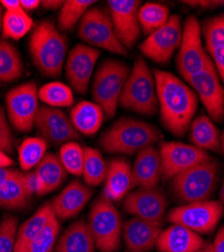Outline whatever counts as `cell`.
I'll return each mask as SVG.
<instances>
[{
  "instance_id": "6da1fadb",
  "label": "cell",
  "mask_w": 224,
  "mask_h": 252,
  "mask_svg": "<svg viewBox=\"0 0 224 252\" xmlns=\"http://www.w3.org/2000/svg\"><path fill=\"white\" fill-rule=\"evenodd\" d=\"M160 120L165 128L175 136L189 131L195 116L198 97L193 89L174 74L155 71Z\"/></svg>"
},
{
  "instance_id": "7a4b0ae2",
  "label": "cell",
  "mask_w": 224,
  "mask_h": 252,
  "mask_svg": "<svg viewBox=\"0 0 224 252\" xmlns=\"http://www.w3.org/2000/svg\"><path fill=\"white\" fill-rule=\"evenodd\" d=\"M68 50V40L50 20H43L30 38V52L37 70L47 77L61 76Z\"/></svg>"
},
{
  "instance_id": "3957f363",
  "label": "cell",
  "mask_w": 224,
  "mask_h": 252,
  "mask_svg": "<svg viewBox=\"0 0 224 252\" xmlns=\"http://www.w3.org/2000/svg\"><path fill=\"white\" fill-rule=\"evenodd\" d=\"M162 138L156 126L138 119L117 120L100 138V145L109 154L133 155Z\"/></svg>"
},
{
  "instance_id": "277c9868",
  "label": "cell",
  "mask_w": 224,
  "mask_h": 252,
  "mask_svg": "<svg viewBox=\"0 0 224 252\" xmlns=\"http://www.w3.org/2000/svg\"><path fill=\"white\" fill-rule=\"evenodd\" d=\"M120 106L142 115H154L159 108L155 75L147 62L137 58L122 89Z\"/></svg>"
},
{
  "instance_id": "5b68a950",
  "label": "cell",
  "mask_w": 224,
  "mask_h": 252,
  "mask_svg": "<svg viewBox=\"0 0 224 252\" xmlns=\"http://www.w3.org/2000/svg\"><path fill=\"white\" fill-rule=\"evenodd\" d=\"M130 68L124 62L108 59L96 71L92 83L93 102L102 108L106 117L116 114L119 99L129 76Z\"/></svg>"
},
{
  "instance_id": "8992f818",
  "label": "cell",
  "mask_w": 224,
  "mask_h": 252,
  "mask_svg": "<svg viewBox=\"0 0 224 252\" xmlns=\"http://www.w3.org/2000/svg\"><path fill=\"white\" fill-rule=\"evenodd\" d=\"M100 252H117L122 238L121 216L113 202L105 196L99 197L92 205L87 222Z\"/></svg>"
},
{
  "instance_id": "52a82bcc",
  "label": "cell",
  "mask_w": 224,
  "mask_h": 252,
  "mask_svg": "<svg viewBox=\"0 0 224 252\" xmlns=\"http://www.w3.org/2000/svg\"><path fill=\"white\" fill-rule=\"evenodd\" d=\"M218 179V164L209 158L172 179L175 196L183 203L208 201L215 191Z\"/></svg>"
},
{
  "instance_id": "ba28073f",
  "label": "cell",
  "mask_w": 224,
  "mask_h": 252,
  "mask_svg": "<svg viewBox=\"0 0 224 252\" xmlns=\"http://www.w3.org/2000/svg\"><path fill=\"white\" fill-rule=\"evenodd\" d=\"M78 35L87 46L99 48L120 56L128 50L118 39L110 14L98 7H91L78 24Z\"/></svg>"
},
{
  "instance_id": "9c48e42d",
  "label": "cell",
  "mask_w": 224,
  "mask_h": 252,
  "mask_svg": "<svg viewBox=\"0 0 224 252\" xmlns=\"http://www.w3.org/2000/svg\"><path fill=\"white\" fill-rule=\"evenodd\" d=\"M201 33L197 17L188 16L183 26L182 39L176 58L177 69L185 81L205 69L212 62L203 46Z\"/></svg>"
},
{
  "instance_id": "30bf717a",
  "label": "cell",
  "mask_w": 224,
  "mask_h": 252,
  "mask_svg": "<svg viewBox=\"0 0 224 252\" xmlns=\"http://www.w3.org/2000/svg\"><path fill=\"white\" fill-rule=\"evenodd\" d=\"M38 100V89L34 82H27L7 92V118L15 130L26 133L33 129L39 108Z\"/></svg>"
},
{
  "instance_id": "8fae6325",
  "label": "cell",
  "mask_w": 224,
  "mask_h": 252,
  "mask_svg": "<svg viewBox=\"0 0 224 252\" xmlns=\"http://www.w3.org/2000/svg\"><path fill=\"white\" fill-rule=\"evenodd\" d=\"M222 214V204L208 200L176 207L167 218L172 224L184 226L198 234H206L217 226Z\"/></svg>"
},
{
  "instance_id": "7c38bea8",
  "label": "cell",
  "mask_w": 224,
  "mask_h": 252,
  "mask_svg": "<svg viewBox=\"0 0 224 252\" xmlns=\"http://www.w3.org/2000/svg\"><path fill=\"white\" fill-rule=\"evenodd\" d=\"M186 82L204 105L209 117L221 123L224 119V87L213 62L198 74L189 77Z\"/></svg>"
},
{
  "instance_id": "4fadbf2b",
  "label": "cell",
  "mask_w": 224,
  "mask_h": 252,
  "mask_svg": "<svg viewBox=\"0 0 224 252\" xmlns=\"http://www.w3.org/2000/svg\"><path fill=\"white\" fill-rule=\"evenodd\" d=\"M182 33L181 17L178 14H173L165 26L148 35L139 45V51L155 63L166 64L179 49Z\"/></svg>"
},
{
  "instance_id": "5bb4252c",
  "label": "cell",
  "mask_w": 224,
  "mask_h": 252,
  "mask_svg": "<svg viewBox=\"0 0 224 252\" xmlns=\"http://www.w3.org/2000/svg\"><path fill=\"white\" fill-rule=\"evenodd\" d=\"M159 151L161 161V177L167 181L210 158L206 152L192 144L179 141H161Z\"/></svg>"
},
{
  "instance_id": "9a60e30c",
  "label": "cell",
  "mask_w": 224,
  "mask_h": 252,
  "mask_svg": "<svg viewBox=\"0 0 224 252\" xmlns=\"http://www.w3.org/2000/svg\"><path fill=\"white\" fill-rule=\"evenodd\" d=\"M168 207L165 193L159 188H138L127 195L125 211L139 219L161 224Z\"/></svg>"
},
{
  "instance_id": "2e32d148",
  "label": "cell",
  "mask_w": 224,
  "mask_h": 252,
  "mask_svg": "<svg viewBox=\"0 0 224 252\" xmlns=\"http://www.w3.org/2000/svg\"><path fill=\"white\" fill-rule=\"evenodd\" d=\"M99 57V50L84 44L76 45L69 52L65 73L71 88L76 93L86 94Z\"/></svg>"
},
{
  "instance_id": "e0dca14e",
  "label": "cell",
  "mask_w": 224,
  "mask_h": 252,
  "mask_svg": "<svg viewBox=\"0 0 224 252\" xmlns=\"http://www.w3.org/2000/svg\"><path fill=\"white\" fill-rule=\"evenodd\" d=\"M109 14L118 39L127 50L131 49L140 36L138 9L140 1L136 0H109Z\"/></svg>"
},
{
  "instance_id": "ac0fdd59",
  "label": "cell",
  "mask_w": 224,
  "mask_h": 252,
  "mask_svg": "<svg viewBox=\"0 0 224 252\" xmlns=\"http://www.w3.org/2000/svg\"><path fill=\"white\" fill-rule=\"evenodd\" d=\"M34 126L44 139L55 144H65L78 140L81 136L62 110L47 105L39 106Z\"/></svg>"
},
{
  "instance_id": "d6986e66",
  "label": "cell",
  "mask_w": 224,
  "mask_h": 252,
  "mask_svg": "<svg viewBox=\"0 0 224 252\" xmlns=\"http://www.w3.org/2000/svg\"><path fill=\"white\" fill-rule=\"evenodd\" d=\"M161 224L132 217L122 227L127 252H149L157 244Z\"/></svg>"
},
{
  "instance_id": "ffe728a7",
  "label": "cell",
  "mask_w": 224,
  "mask_h": 252,
  "mask_svg": "<svg viewBox=\"0 0 224 252\" xmlns=\"http://www.w3.org/2000/svg\"><path fill=\"white\" fill-rule=\"evenodd\" d=\"M91 189L80 181L70 182L51 203L59 220H68L77 216L91 199Z\"/></svg>"
},
{
  "instance_id": "44dd1931",
  "label": "cell",
  "mask_w": 224,
  "mask_h": 252,
  "mask_svg": "<svg viewBox=\"0 0 224 252\" xmlns=\"http://www.w3.org/2000/svg\"><path fill=\"white\" fill-rule=\"evenodd\" d=\"M204 245L198 233L177 224L161 230L156 244L160 252H196Z\"/></svg>"
},
{
  "instance_id": "7402d4cb",
  "label": "cell",
  "mask_w": 224,
  "mask_h": 252,
  "mask_svg": "<svg viewBox=\"0 0 224 252\" xmlns=\"http://www.w3.org/2000/svg\"><path fill=\"white\" fill-rule=\"evenodd\" d=\"M134 187L157 188L161 177L160 151L155 145L137 153L132 166Z\"/></svg>"
},
{
  "instance_id": "603a6c76",
  "label": "cell",
  "mask_w": 224,
  "mask_h": 252,
  "mask_svg": "<svg viewBox=\"0 0 224 252\" xmlns=\"http://www.w3.org/2000/svg\"><path fill=\"white\" fill-rule=\"evenodd\" d=\"M103 196L112 202H118L127 197L134 187L132 166L125 159L116 158L107 166Z\"/></svg>"
},
{
  "instance_id": "cb8c5ba5",
  "label": "cell",
  "mask_w": 224,
  "mask_h": 252,
  "mask_svg": "<svg viewBox=\"0 0 224 252\" xmlns=\"http://www.w3.org/2000/svg\"><path fill=\"white\" fill-rule=\"evenodd\" d=\"M56 252H96V246L88 224L80 220L71 224L60 236Z\"/></svg>"
},
{
  "instance_id": "d4e9b609",
  "label": "cell",
  "mask_w": 224,
  "mask_h": 252,
  "mask_svg": "<svg viewBox=\"0 0 224 252\" xmlns=\"http://www.w3.org/2000/svg\"><path fill=\"white\" fill-rule=\"evenodd\" d=\"M104 112L99 105L91 101L77 103L70 112V119L80 134L92 136L98 132L104 120Z\"/></svg>"
},
{
  "instance_id": "484cf974",
  "label": "cell",
  "mask_w": 224,
  "mask_h": 252,
  "mask_svg": "<svg viewBox=\"0 0 224 252\" xmlns=\"http://www.w3.org/2000/svg\"><path fill=\"white\" fill-rule=\"evenodd\" d=\"M220 137L219 129L209 116L199 115L193 119L189 128L192 145L204 152H217L221 150Z\"/></svg>"
},
{
  "instance_id": "4316f807",
  "label": "cell",
  "mask_w": 224,
  "mask_h": 252,
  "mask_svg": "<svg viewBox=\"0 0 224 252\" xmlns=\"http://www.w3.org/2000/svg\"><path fill=\"white\" fill-rule=\"evenodd\" d=\"M54 215L55 213L51 203H47L37 209L31 218L18 227L13 252H22L42 232Z\"/></svg>"
},
{
  "instance_id": "83f0119b",
  "label": "cell",
  "mask_w": 224,
  "mask_h": 252,
  "mask_svg": "<svg viewBox=\"0 0 224 252\" xmlns=\"http://www.w3.org/2000/svg\"><path fill=\"white\" fill-rule=\"evenodd\" d=\"M34 173L43 185L44 195L54 192L67 178V171L58 156L48 153L36 166Z\"/></svg>"
},
{
  "instance_id": "f1b7e54d",
  "label": "cell",
  "mask_w": 224,
  "mask_h": 252,
  "mask_svg": "<svg viewBox=\"0 0 224 252\" xmlns=\"http://www.w3.org/2000/svg\"><path fill=\"white\" fill-rule=\"evenodd\" d=\"M23 172L0 182V208L6 210L24 209L32 196L27 192L22 181Z\"/></svg>"
},
{
  "instance_id": "f546056e",
  "label": "cell",
  "mask_w": 224,
  "mask_h": 252,
  "mask_svg": "<svg viewBox=\"0 0 224 252\" xmlns=\"http://www.w3.org/2000/svg\"><path fill=\"white\" fill-rule=\"evenodd\" d=\"M23 72L24 64L16 48L4 38H0V82L15 81Z\"/></svg>"
},
{
  "instance_id": "4dcf8cb0",
  "label": "cell",
  "mask_w": 224,
  "mask_h": 252,
  "mask_svg": "<svg viewBox=\"0 0 224 252\" xmlns=\"http://www.w3.org/2000/svg\"><path fill=\"white\" fill-rule=\"evenodd\" d=\"M170 16V9L166 5L157 2L140 5L137 13L140 29L147 35L165 26Z\"/></svg>"
},
{
  "instance_id": "1f68e13d",
  "label": "cell",
  "mask_w": 224,
  "mask_h": 252,
  "mask_svg": "<svg viewBox=\"0 0 224 252\" xmlns=\"http://www.w3.org/2000/svg\"><path fill=\"white\" fill-rule=\"evenodd\" d=\"M48 143L43 137L26 138L18 148V161L24 172H30L47 155Z\"/></svg>"
},
{
  "instance_id": "d6a6232c",
  "label": "cell",
  "mask_w": 224,
  "mask_h": 252,
  "mask_svg": "<svg viewBox=\"0 0 224 252\" xmlns=\"http://www.w3.org/2000/svg\"><path fill=\"white\" fill-rule=\"evenodd\" d=\"M107 165L101 153L92 148L84 149V164L82 177L85 184L90 187H97L105 180Z\"/></svg>"
},
{
  "instance_id": "836d02e7",
  "label": "cell",
  "mask_w": 224,
  "mask_h": 252,
  "mask_svg": "<svg viewBox=\"0 0 224 252\" xmlns=\"http://www.w3.org/2000/svg\"><path fill=\"white\" fill-rule=\"evenodd\" d=\"M38 99L47 106L69 107L74 102L72 88L62 82H51L38 89Z\"/></svg>"
},
{
  "instance_id": "e575fe53",
  "label": "cell",
  "mask_w": 224,
  "mask_h": 252,
  "mask_svg": "<svg viewBox=\"0 0 224 252\" xmlns=\"http://www.w3.org/2000/svg\"><path fill=\"white\" fill-rule=\"evenodd\" d=\"M32 18L24 9L5 11L2 18V38H23L32 30Z\"/></svg>"
},
{
  "instance_id": "d590c367",
  "label": "cell",
  "mask_w": 224,
  "mask_h": 252,
  "mask_svg": "<svg viewBox=\"0 0 224 252\" xmlns=\"http://www.w3.org/2000/svg\"><path fill=\"white\" fill-rule=\"evenodd\" d=\"M94 3V0H67L59 12V29L63 32L72 31Z\"/></svg>"
},
{
  "instance_id": "8d00e7d4",
  "label": "cell",
  "mask_w": 224,
  "mask_h": 252,
  "mask_svg": "<svg viewBox=\"0 0 224 252\" xmlns=\"http://www.w3.org/2000/svg\"><path fill=\"white\" fill-rule=\"evenodd\" d=\"M59 219L54 215L45 229L22 252H54L60 232Z\"/></svg>"
},
{
  "instance_id": "74e56055",
  "label": "cell",
  "mask_w": 224,
  "mask_h": 252,
  "mask_svg": "<svg viewBox=\"0 0 224 252\" xmlns=\"http://www.w3.org/2000/svg\"><path fill=\"white\" fill-rule=\"evenodd\" d=\"M59 158L67 173L80 177L83 173L84 149L75 141L67 142L61 146Z\"/></svg>"
},
{
  "instance_id": "f35d334b",
  "label": "cell",
  "mask_w": 224,
  "mask_h": 252,
  "mask_svg": "<svg viewBox=\"0 0 224 252\" xmlns=\"http://www.w3.org/2000/svg\"><path fill=\"white\" fill-rule=\"evenodd\" d=\"M205 40V50L209 54L224 47V13L209 18L201 31Z\"/></svg>"
},
{
  "instance_id": "ab89813d",
  "label": "cell",
  "mask_w": 224,
  "mask_h": 252,
  "mask_svg": "<svg viewBox=\"0 0 224 252\" xmlns=\"http://www.w3.org/2000/svg\"><path fill=\"white\" fill-rule=\"evenodd\" d=\"M18 219L4 215L0 222V252H13L18 231Z\"/></svg>"
},
{
  "instance_id": "60d3db41",
  "label": "cell",
  "mask_w": 224,
  "mask_h": 252,
  "mask_svg": "<svg viewBox=\"0 0 224 252\" xmlns=\"http://www.w3.org/2000/svg\"><path fill=\"white\" fill-rule=\"evenodd\" d=\"M0 151L7 155L13 151V135L2 106H0Z\"/></svg>"
},
{
  "instance_id": "b9f144b4",
  "label": "cell",
  "mask_w": 224,
  "mask_h": 252,
  "mask_svg": "<svg viewBox=\"0 0 224 252\" xmlns=\"http://www.w3.org/2000/svg\"><path fill=\"white\" fill-rule=\"evenodd\" d=\"M22 181L24 184V187L26 188L27 192L32 197L33 195L37 196H44L43 192V185L40 183L38 177L33 172H28L24 173L22 175Z\"/></svg>"
},
{
  "instance_id": "7bdbcfd3",
  "label": "cell",
  "mask_w": 224,
  "mask_h": 252,
  "mask_svg": "<svg viewBox=\"0 0 224 252\" xmlns=\"http://www.w3.org/2000/svg\"><path fill=\"white\" fill-rule=\"evenodd\" d=\"M210 56L220 81L222 82V85H224V47L214 50L210 53Z\"/></svg>"
},
{
  "instance_id": "ee69618b",
  "label": "cell",
  "mask_w": 224,
  "mask_h": 252,
  "mask_svg": "<svg viewBox=\"0 0 224 252\" xmlns=\"http://www.w3.org/2000/svg\"><path fill=\"white\" fill-rule=\"evenodd\" d=\"M212 252H224V226L217 231L213 243L211 244Z\"/></svg>"
},
{
  "instance_id": "f6af8a7d",
  "label": "cell",
  "mask_w": 224,
  "mask_h": 252,
  "mask_svg": "<svg viewBox=\"0 0 224 252\" xmlns=\"http://www.w3.org/2000/svg\"><path fill=\"white\" fill-rule=\"evenodd\" d=\"M1 5L6 9V11H16L23 9L20 5V0H1Z\"/></svg>"
},
{
  "instance_id": "bcb514c9",
  "label": "cell",
  "mask_w": 224,
  "mask_h": 252,
  "mask_svg": "<svg viewBox=\"0 0 224 252\" xmlns=\"http://www.w3.org/2000/svg\"><path fill=\"white\" fill-rule=\"evenodd\" d=\"M64 2L65 1H62V0H44V1H40V5H43V7L46 9L56 10L58 8L61 9Z\"/></svg>"
},
{
  "instance_id": "7dc6e473",
  "label": "cell",
  "mask_w": 224,
  "mask_h": 252,
  "mask_svg": "<svg viewBox=\"0 0 224 252\" xmlns=\"http://www.w3.org/2000/svg\"><path fill=\"white\" fill-rule=\"evenodd\" d=\"M20 5L26 12H29L36 9L40 5V1L39 0H20Z\"/></svg>"
},
{
  "instance_id": "c3c4849f",
  "label": "cell",
  "mask_w": 224,
  "mask_h": 252,
  "mask_svg": "<svg viewBox=\"0 0 224 252\" xmlns=\"http://www.w3.org/2000/svg\"><path fill=\"white\" fill-rule=\"evenodd\" d=\"M184 3L192 5V6H200V7H212L223 4L224 1H184Z\"/></svg>"
},
{
  "instance_id": "681fc988",
  "label": "cell",
  "mask_w": 224,
  "mask_h": 252,
  "mask_svg": "<svg viewBox=\"0 0 224 252\" xmlns=\"http://www.w3.org/2000/svg\"><path fill=\"white\" fill-rule=\"evenodd\" d=\"M13 164V159L4 152L0 151V167H2V169H9Z\"/></svg>"
},
{
  "instance_id": "f907efd6",
  "label": "cell",
  "mask_w": 224,
  "mask_h": 252,
  "mask_svg": "<svg viewBox=\"0 0 224 252\" xmlns=\"http://www.w3.org/2000/svg\"><path fill=\"white\" fill-rule=\"evenodd\" d=\"M19 173H20V171H18V170L2 169V167H0V182L7 180L9 178H12V177L18 175Z\"/></svg>"
},
{
  "instance_id": "816d5d0a",
  "label": "cell",
  "mask_w": 224,
  "mask_h": 252,
  "mask_svg": "<svg viewBox=\"0 0 224 252\" xmlns=\"http://www.w3.org/2000/svg\"><path fill=\"white\" fill-rule=\"evenodd\" d=\"M196 252H212L211 251V244H205L201 249H199Z\"/></svg>"
},
{
  "instance_id": "f5cc1de1",
  "label": "cell",
  "mask_w": 224,
  "mask_h": 252,
  "mask_svg": "<svg viewBox=\"0 0 224 252\" xmlns=\"http://www.w3.org/2000/svg\"><path fill=\"white\" fill-rule=\"evenodd\" d=\"M220 200H221V204L224 207V179H223V183L221 186V190H220Z\"/></svg>"
},
{
  "instance_id": "db71d44e",
  "label": "cell",
  "mask_w": 224,
  "mask_h": 252,
  "mask_svg": "<svg viewBox=\"0 0 224 252\" xmlns=\"http://www.w3.org/2000/svg\"><path fill=\"white\" fill-rule=\"evenodd\" d=\"M220 142H221V151L224 154V130L221 133V137H220Z\"/></svg>"
},
{
  "instance_id": "11a10c76",
  "label": "cell",
  "mask_w": 224,
  "mask_h": 252,
  "mask_svg": "<svg viewBox=\"0 0 224 252\" xmlns=\"http://www.w3.org/2000/svg\"><path fill=\"white\" fill-rule=\"evenodd\" d=\"M2 18H3L2 8H1V6H0V32H1V29H2Z\"/></svg>"
}]
</instances>
